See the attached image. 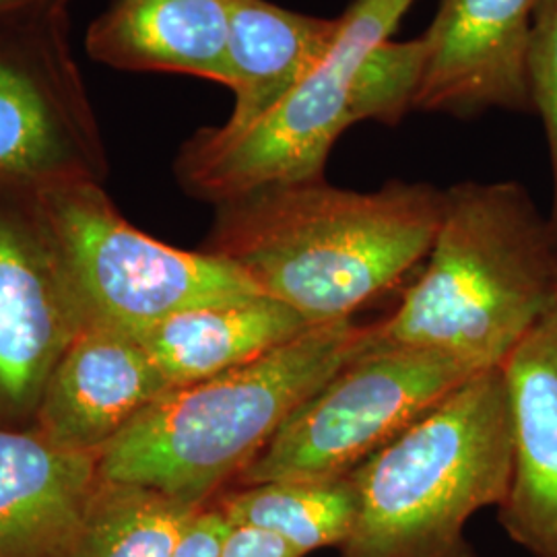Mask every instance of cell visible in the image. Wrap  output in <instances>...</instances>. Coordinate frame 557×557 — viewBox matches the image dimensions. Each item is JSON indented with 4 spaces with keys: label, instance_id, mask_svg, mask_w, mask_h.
Instances as JSON below:
<instances>
[{
    "label": "cell",
    "instance_id": "1",
    "mask_svg": "<svg viewBox=\"0 0 557 557\" xmlns=\"http://www.w3.org/2000/svg\"><path fill=\"white\" fill-rule=\"evenodd\" d=\"M442 211L444 190L428 182L393 180L372 193L324 178L275 184L215 205L202 250L320 326L354 319L428 259Z\"/></svg>",
    "mask_w": 557,
    "mask_h": 557
},
{
    "label": "cell",
    "instance_id": "2",
    "mask_svg": "<svg viewBox=\"0 0 557 557\" xmlns=\"http://www.w3.org/2000/svg\"><path fill=\"white\" fill-rule=\"evenodd\" d=\"M556 306L552 221L517 182H458L425 269L376 335L490 370Z\"/></svg>",
    "mask_w": 557,
    "mask_h": 557
},
{
    "label": "cell",
    "instance_id": "3",
    "mask_svg": "<svg viewBox=\"0 0 557 557\" xmlns=\"http://www.w3.org/2000/svg\"><path fill=\"white\" fill-rule=\"evenodd\" d=\"M374 338L376 324H320L250 363L165 391L101 448L100 478L211 504Z\"/></svg>",
    "mask_w": 557,
    "mask_h": 557
},
{
    "label": "cell",
    "instance_id": "4",
    "mask_svg": "<svg viewBox=\"0 0 557 557\" xmlns=\"http://www.w3.org/2000/svg\"><path fill=\"white\" fill-rule=\"evenodd\" d=\"M515 471L504 370H481L349 478L358 517L338 557H475L467 522Z\"/></svg>",
    "mask_w": 557,
    "mask_h": 557
},
{
    "label": "cell",
    "instance_id": "5",
    "mask_svg": "<svg viewBox=\"0 0 557 557\" xmlns=\"http://www.w3.org/2000/svg\"><path fill=\"white\" fill-rule=\"evenodd\" d=\"M418 0H354L326 59L273 112L236 135L200 128L180 149L182 188L213 205L275 184L324 178L338 137L366 120L359 85L372 50Z\"/></svg>",
    "mask_w": 557,
    "mask_h": 557
},
{
    "label": "cell",
    "instance_id": "6",
    "mask_svg": "<svg viewBox=\"0 0 557 557\" xmlns=\"http://www.w3.org/2000/svg\"><path fill=\"white\" fill-rule=\"evenodd\" d=\"M34 199L87 324L133 335L193 308L264 296L232 260L140 232L98 180L50 186Z\"/></svg>",
    "mask_w": 557,
    "mask_h": 557
},
{
    "label": "cell",
    "instance_id": "7",
    "mask_svg": "<svg viewBox=\"0 0 557 557\" xmlns=\"http://www.w3.org/2000/svg\"><path fill=\"white\" fill-rule=\"evenodd\" d=\"M478 372L438 351L376 335L299 405L236 485L349 478Z\"/></svg>",
    "mask_w": 557,
    "mask_h": 557
},
{
    "label": "cell",
    "instance_id": "8",
    "mask_svg": "<svg viewBox=\"0 0 557 557\" xmlns=\"http://www.w3.org/2000/svg\"><path fill=\"white\" fill-rule=\"evenodd\" d=\"M69 4L0 21V188L101 182L100 126L71 50Z\"/></svg>",
    "mask_w": 557,
    "mask_h": 557
},
{
    "label": "cell",
    "instance_id": "9",
    "mask_svg": "<svg viewBox=\"0 0 557 557\" xmlns=\"http://www.w3.org/2000/svg\"><path fill=\"white\" fill-rule=\"evenodd\" d=\"M87 326L34 193L0 188V428H32L44 384Z\"/></svg>",
    "mask_w": 557,
    "mask_h": 557
},
{
    "label": "cell",
    "instance_id": "10",
    "mask_svg": "<svg viewBox=\"0 0 557 557\" xmlns=\"http://www.w3.org/2000/svg\"><path fill=\"white\" fill-rule=\"evenodd\" d=\"M545 0H440L413 110L473 116L527 110L529 52Z\"/></svg>",
    "mask_w": 557,
    "mask_h": 557
},
{
    "label": "cell",
    "instance_id": "11",
    "mask_svg": "<svg viewBox=\"0 0 557 557\" xmlns=\"http://www.w3.org/2000/svg\"><path fill=\"white\" fill-rule=\"evenodd\" d=\"M170 388L139 338L87 324L46 380L34 428L62 448L101 453Z\"/></svg>",
    "mask_w": 557,
    "mask_h": 557
},
{
    "label": "cell",
    "instance_id": "12",
    "mask_svg": "<svg viewBox=\"0 0 557 557\" xmlns=\"http://www.w3.org/2000/svg\"><path fill=\"white\" fill-rule=\"evenodd\" d=\"M515 471L499 506L508 537L535 557H557V306L502 363Z\"/></svg>",
    "mask_w": 557,
    "mask_h": 557
},
{
    "label": "cell",
    "instance_id": "13",
    "mask_svg": "<svg viewBox=\"0 0 557 557\" xmlns=\"http://www.w3.org/2000/svg\"><path fill=\"white\" fill-rule=\"evenodd\" d=\"M100 479V453L0 428V557H66Z\"/></svg>",
    "mask_w": 557,
    "mask_h": 557
},
{
    "label": "cell",
    "instance_id": "14",
    "mask_svg": "<svg viewBox=\"0 0 557 557\" xmlns=\"http://www.w3.org/2000/svg\"><path fill=\"white\" fill-rule=\"evenodd\" d=\"M227 0H112L85 36L96 62L120 71L178 73L230 89Z\"/></svg>",
    "mask_w": 557,
    "mask_h": 557
},
{
    "label": "cell",
    "instance_id": "15",
    "mask_svg": "<svg viewBox=\"0 0 557 557\" xmlns=\"http://www.w3.org/2000/svg\"><path fill=\"white\" fill-rule=\"evenodd\" d=\"M230 89L234 108L215 126L236 135L273 112L335 46L341 17L294 13L267 0H227Z\"/></svg>",
    "mask_w": 557,
    "mask_h": 557
},
{
    "label": "cell",
    "instance_id": "16",
    "mask_svg": "<svg viewBox=\"0 0 557 557\" xmlns=\"http://www.w3.org/2000/svg\"><path fill=\"white\" fill-rule=\"evenodd\" d=\"M308 329L294 308L255 296L178 312L133 335L174 388L250 363Z\"/></svg>",
    "mask_w": 557,
    "mask_h": 557
},
{
    "label": "cell",
    "instance_id": "17",
    "mask_svg": "<svg viewBox=\"0 0 557 557\" xmlns=\"http://www.w3.org/2000/svg\"><path fill=\"white\" fill-rule=\"evenodd\" d=\"M213 504L232 524L275 533L301 557L326 547L338 549L358 517V492L351 478L246 485L221 494Z\"/></svg>",
    "mask_w": 557,
    "mask_h": 557
},
{
    "label": "cell",
    "instance_id": "18",
    "mask_svg": "<svg viewBox=\"0 0 557 557\" xmlns=\"http://www.w3.org/2000/svg\"><path fill=\"white\" fill-rule=\"evenodd\" d=\"M200 508L139 483L100 479L66 557H172Z\"/></svg>",
    "mask_w": 557,
    "mask_h": 557
},
{
    "label": "cell",
    "instance_id": "19",
    "mask_svg": "<svg viewBox=\"0 0 557 557\" xmlns=\"http://www.w3.org/2000/svg\"><path fill=\"white\" fill-rule=\"evenodd\" d=\"M529 94L543 120L554 170L552 227L557 236V0H545L539 11L529 52Z\"/></svg>",
    "mask_w": 557,
    "mask_h": 557
},
{
    "label": "cell",
    "instance_id": "20",
    "mask_svg": "<svg viewBox=\"0 0 557 557\" xmlns=\"http://www.w3.org/2000/svg\"><path fill=\"white\" fill-rule=\"evenodd\" d=\"M232 522L213 502L200 508L182 533L172 557H220Z\"/></svg>",
    "mask_w": 557,
    "mask_h": 557
},
{
    "label": "cell",
    "instance_id": "21",
    "mask_svg": "<svg viewBox=\"0 0 557 557\" xmlns=\"http://www.w3.org/2000/svg\"><path fill=\"white\" fill-rule=\"evenodd\" d=\"M220 557H301L298 552L275 533L232 524L223 539Z\"/></svg>",
    "mask_w": 557,
    "mask_h": 557
},
{
    "label": "cell",
    "instance_id": "22",
    "mask_svg": "<svg viewBox=\"0 0 557 557\" xmlns=\"http://www.w3.org/2000/svg\"><path fill=\"white\" fill-rule=\"evenodd\" d=\"M62 2H71V0H0V21L48 9L54 4H62Z\"/></svg>",
    "mask_w": 557,
    "mask_h": 557
}]
</instances>
